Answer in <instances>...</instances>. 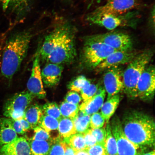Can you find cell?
<instances>
[{"instance_id": "cell-1", "label": "cell", "mask_w": 155, "mask_h": 155, "mask_svg": "<svg viewBox=\"0 0 155 155\" xmlns=\"http://www.w3.org/2000/svg\"><path fill=\"white\" fill-rule=\"evenodd\" d=\"M121 123L126 137L139 149L154 147L155 123L150 116L140 111H129Z\"/></svg>"}, {"instance_id": "cell-2", "label": "cell", "mask_w": 155, "mask_h": 155, "mask_svg": "<svg viewBox=\"0 0 155 155\" xmlns=\"http://www.w3.org/2000/svg\"><path fill=\"white\" fill-rule=\"evenodd\" d=\"M32 34L29 30L23 31L12 35L4 48L1 72L5 78L11 80L20 68L28 53Z\"/></svg>"}, {"instance_id": "cell-3", "label": "cell", "mask_w": 155, "mask_h": 155, "mask_svg": "<svg viewBox=\"0 0 155 155\" xmlns=\"http://www.w3.org/2000/svg\"><path fill=\"white\" fill-rule=\"evenodd\" d=\"M152 50L147 49L137 54L123 73V90L128 98H137V83L153 56Z\"/></svg>"}, {"instance_id": "cell-4", "label": "cell", "mask_w": 155, "mask_h": 155, "mask_svg": "<svg viewBox=\"0 0 155 155\" xmlns=\"http://www.w3.org/2000/svg\"><path fill=\"white\" fill-rule=\"evenodd\" d=\"M77 32L74 25L67 20L61 38L46 60L48 63L63 65L74 61L77 55L75 46Z\"/></svg>"}, {"instance_id": "cell-5", "label": "cell", "mask_w": 155, "mask_h": 155, "mask_svg": "<svg viewBox=\"0 0 155 155\" xmlns=\"http://www.w3.org/2000/svg\"><path fill=\"white\" fill-rule=\"evenodd\" d=\"M81 55L82 65L88 69H95L110 54L117 50L101 42L84 38Z\"/></svg>"}, {"instance_id": "cell-6", "label": "cell", "mask_w": 155, "mask_h": 155, "mask_svg": "<svg viewBox=\"0 0 155 155\" xmlns=\"http://www.w3.org/2000/svg\"><path fill=\"white\" fill-rule=\"evenodd\" d=\"M89 22L112 31L121 27L136 26L138 13L131 11L125 14L104 15L95 17H87Z\"/></svg>"}, {"instance_id": "cell-7", "label": "cell", "mask_w": 155, "mask_h": 155, "mask_svg": "<svg viewBox=\"0 0 155 155\" xmlns=\"http://www.w3.org/2000/svg\"><path fill=\"white\" fill-rule=\"evenodd\" d=\"M34 97L28 91L15 94L7 100L4 105V115L16 120L24 119L25 111Z\"/></svg>"}, {"instance_id": "cell-8", "label": "cell", "mask_w": 155, "mask_h": 155, "mask_svg": "<svg viewBox=\"0 0 155 155\" xmlns=\"http://www.w3.org/2000/svg\"><path fill=\"white\" fill-rule=\"evenodd\" d=\"M87 39L101 42L117 51L132 50L133 42L129 35L119 31H112L106 33L87 36Z\"/></svg>"}, {"instance_id": "cell-9", "label": "cell", "mask_w": 155, "mask_h": 155, "mask_svg": "<svg viewBox=\"0 0 155 155\" xmlns=\"http://www.w3.org/2000/svg\"><path fill=\"white\" fill-rule=\"evenodd\" d=\"M137 5V0H107L105 4L97 8L87 17L124 14L132 11Z\"/></svg>"}, {"instance_id": "cell-10", "label": "cell", "mask_w": 155, "mask_h": 155, "mask_svg": "<svg viewBox=\"0 0 155 155\" xmlns=\"http://www.w3.org/2000/svg\"><path fill=\"white\" fill-rule=\"evenodd\" d=\"M110 124L112 134L117 143L118 155H138L141 152H139V149L126 137L119 118L114 117Z\"/></svg>"}, {"instance_id": "cell-11", "label": "cell", "mask_w": 155, "mask_h": 155, "mask_svg": "<svg viewBox=\"0 0 155 155\" xmlns=\"http://www.w3.org/2000/svg\"><path fill=\"white\" fill-rule=\"evenodd\" d=\"M155 87V69L154 65L147 66L137 85V98L145 102L154 98Z\"/></svg>"}, {"instance_id": "cell-12", "label": "cell", "mask_w": 155, "mask_h": 155, "mask_svg": "<svg viewBox=\"0 0 155 155\" xmlns=\"http://www.w3.org/2000/svg\"><path fill=\"white\" fill-rule=\"evenodd\" d=\"M123 73L119 66L107 70L103 77L104 89L107 94V100L123 90Z\"/></svg>"}, {"instance_id": "cell-13", "label": "cell", "mask_w": 155, "mask_h": 155, "mask_svg": "<svg viewBox=\"0 0 155 155\" xmlns=\"http://www.w3.org/2000/svg\"><path fill=\"white\" fill-rule=\"evenodd\" d=\"M40 59L38 50L34 60L31 74L27 86L28 91L35 97L39 99H44L46 96V92L44 88L41 77Z\"/></svg>"}, {"instance_id": "cell-14", "label": "cell", "mask_w": 155, "mask_h": 155, "mask_svg": "<svg viewBox=\"0 0 155 155\" xmlns=\"http://www.w3.org/2000/svg\"><path fill=\"white\" fill-rule=\"evenodd\" d=\"M137 54L132 50L116 51L108 56L95 69L97 72H101L110 68L129 63Z\"/></svg>"}, {"instance_id": "cell-15", "label": "cell", "mask_w": 155, "mask_h": 155, "mask_svg": "<svg viewBox=\"0 0 155 155\" xmlns=\"http://www.w3.org/2000/svg\"><path fill=\"white\" fill-rule=\"evenodd\" d=\"M106 92L102 87H99L97 92L89 99L83 101L79 106V111L84 115H91L101 108L105 99Z\"/></svg>"}, {"instance_id": "cell-16", "label": "cell", "mask_w": 155, "mask_h": 155, "mask_svg": "<svg viewBox=\"0 0 155 155\" xmlns=\"http://www.w3.org/2000/svg\"><path fill=\"white\" fill-rule=\"evenodd\" d=\"M0 155H31L29 141L24 137H17L0 148Z\"/></svg>"}, {"instance_id": "cell-17", "label": "cell", "mask_w": 155, "mask_h": 155, "mask_svg": "<svg viewBox=\"0 0 155 155\" xmlns=\"http://www.w3.org/2000/svg\"><path fill=\"white\" fill-rule=\"evenodd\" d=\"M63 65L48 63L41 71L42 81L46 86L51 87L57 86L61 79Z\"/></svg>"}, {"instance_id": "cell-18", "label": "cell", "mask_w": 155, "mask_h": 155, "mask_svg": "<svg viewBox=\"0 0 155 155\" xmlns=\"http://www.w3.org/2000/svg\"><path fill=\"white\" fill-rule=\"evenodd\" d=\"M0 2L4 9L16 16L27 14L31 6V0H0Z\"/></svg>"}, {"instance_id": "cell-19", "label": "cell", "mask_w": 155, "mask_h": 155, "mask_svg": "<svg viewBox=\"0 0 155 155\" xmlns=\"http://www.w3.org/2000/svg\"><path fill=\"white\" fill-rule=\"evenodd\" d=\"M17 137V133L8 121L7 118H0V148Z\"/></svg>"}, {"instance_id": "cell-20", "label": "cell", "mask_w": 155, "mask_h": 155, "mask_svg": "<svg viewBox=\"0 0 155 155\" xmlns=\"http://www.w3.org/2000/svg\"><path fill=\"white\" fill-rule=\"evenodd\" d=\"M44 115L41 106L37 104H32L27 108L25 112L24 119L30 124L32 128L40 125L41 120Z\"/></svg>"}, {"instance_id": "cell-21", "label": "cell", "mask_w": 155, "mask_h": 155, "mask_svg": "<svg viewBox=\"0 0 155 155\" xmlns=\"http://www.w3.org/2000/svg\"><path fill=\"white\" fill-rule=\"evenodd\" d=\"M120 101V96L119 94L115 95L107 100L103 104L101 114L108 123L110 118L115 113Z\"/></svg>"}, {"instance_id": "cell-22", "label": "cell", "mask_w": 155, "mask_h": 155, "mask_svg": "<svg viewBox=\"0 0 155 155\" xmlns=\"http://www.w3.org/2000/svg\"><path fill=\"white\" fill-rule=\"evenodd\" d=\"M58 131L60 136L64 139L68 138L77 133L73 120L62 117L59 120Z\"/></svg>"}, {"instance_id": "cell-23", "label": "cell", "mask_w": 155, "mask_h": 155, "mask_svg": "<svg viewBox=\"0 0 155 155\" xmlns=\"http://www.w3.org/2000/svg\"><path fill=\"white\" fill-rule=\"evenodd\" d=\"M53 143L51 141L31 139L29 142L31 155H47Z\"/></svg>"}, {"instance_id": "cell-24", "label": "cell", "mask_w": 155, "mask_h": 155, "mask_svg": "<svg viewBox=\"0 0 155 155\" xmlns=\"http://www.w3.org/2000/svg\"><path fill=\"white\" fill-rule=\"evenodd\" d=\"M91 115H84L81 112L73 120L76 133L84 134L89 129Z\"/></svg>"}, {"instance_id": "cell-25", "label": "cell", "mask_w": 155, "mask_h": 155, "mask_svg": "<svg viewBox=\"0 0 155 155\" xmlns=\"http://www.w3.org/2000/svg\"><path fill=\"white\" fill-rule=\"evenodd\" d=\"M106 129V137L104 147L106 155H118L117 143L112 134L110 124H108Z\"/></svg>"}, {"instance_id": "cell-26", "label": "cell", "mask_w": 155, "mask_h": 155, "mask_svg": "<svg viewBox=\"0 0 155 155\" xmlns=\"http://www.w3.org/2000/svg\"><path fill=\"white\" fill-rule=\"evenodd\" d=\"M65 141L72 148L75 152L86 150L87 147L83 134L76 133L68 138L64 139Z\"/></svg>"}, {"instance_id": "cell-27", "label": "cell", "mask_w": 155, "mask_h": 155, "mask_svg": "<svg viewBox=\"0 0 155 155\" xmlns=\"http://www.w3.org/2000/svg\"><path fill=\"white\" fill-rule=\"evenodd\" d=\"M59 108L62 117L72 120L77 117L79 111V104L69 103L65 101L61 103Z\"/></svg>"}, {"instance_id": "cell-28", "label": "cell", "mask_w": 155, "mask_h": 155, "mask_svg": "<svg viewBox=\"0 0 155 155\" xmlns=\"http://www.w3.org/2000/svg\"><path fill=\"white\" fill-rule=\"evenodd\" d=\"M59 123L58 120L44 114L41 120L39 126L50 134L52 132L58 131Z\"/></svg>"}, {"instance_id": "cell-29", "label": "cell", "mask_w": 155, "mask_h": 155, "mask_svg": "<svg viewBox=\"0 0 155 155\" xmlns=\"http://www.w3.org/2000/svg\"><path fill=\"white\" fill-rule=\"evenodd\" d=\"M91 83L90 81L86 77L80 75L70 82L68 85V87L71 91L79 92Z\"/></svg>"}, {"instance_id": "cell-30", "label": "cell", "mask_w": 155, "mask_h": 155, "mask_svg": "<svg viewBox=\"0 0 155 155\" xmlns=\"http://www.w3.org/2000/svg\"><path fill=\"white\" fill-rule=\"evenodd\" d=\"M45 115L51 116L59 120L62 116L59 107L55 102H48L42 107Z\"/></svg>"}, {"instance_id": "cell-31", "label": "cell", "mask_w": 155, "mask_h": 155, "mask_svg": "<svg viewBox=\"0 0 155 155\" xmlns=\"http://www.w3.org/2000/svg\"><path fill=\"white\" fill-rule=\"evenodd\" d=\"M66 142L58 139L52 144L47 155H64Z\"/></svg>"}, {"instance_id": "cell-32", "label": "cell", "mask_w": 155, "mask_h": 155, "mask_svg": "<svg viewBox=\"0 0 155 155\" xmlns=\"http://www.w3.org/2000/svg\"><path fill=\"white\" fill-rule=\"evenodd\" d=\"M34 134L32 140L51 141H53L50 137L49 133L40 126L34 128Z\"/></svg>"}, {"instance_id": "cell-33", "label": "cell", "mask_w": 155, "mask_h": 155, "mask_svg": "<svg viewBox=\"0 0 155 155\" xmlns=\"http://www.w3.org/2000/svg\"><path fill=\"white\" fill-rule=\"evenodd\" d=\"M99 86L98 84H93L91 83L80 92L81 97L83 101L89 99L95 94L97 92Z\"/></svg>"}, {"instance_id": "cell-34", "label": "cell", "mask_w": 155, "mask_h": 155, "mask_svg": "<svg viewBox=\"0 0 155 155\" xmlns=\"http://www.w3.org/2000/svg\"><path fill=\"white\" fill-rule=\"evenodd\" d=\"M91 116L90 126L92 129L101 128L105 123V120L101 113H94Z\"/></svg>"}, {"instance_id": "cell-35", "label": "cell", "mask_w": 155, "mask_h": 155, "mask_svg": "<svg viewBox=\"0 0 155 155\" xmlns=\"http://www.w3.org/2000/svg\"><path fill=\"white\" fill-rule=\"evenodd\" d=\"M93 135L95 137L97 144L105 146L106 137V131L105 128L102 127L96 129H91Z\"/></svg>"}, {"instance_id": "cell-36", "label": "cell", "mask_w": 155, "mask_h": 155, "mask_svg": "<svg viewBox=\"0 0 155 155\" xmlns=\"http://www.w3.org/2000/svg\"><path fill=\"white\" fill-rule=\"evenodd\" d=\"M82 100L78 93L71 91L67 93L64 98L65 101L75 104H79Z\"/></svg>"}, {"instance_id": "cell-37", "label": "cell", "mask_w": 155, "mask_h": 155, "mask_svg": "<svg viewBox=\"0 0 155 155\" xmlns=\"http://www.w3.org/2000/svg\"><path fill=\"white\" fill-rule=\"evenodd\" d=\"M86 150L89 155H106L105 147L100 144H96Z\"/></svg>"}, {"instance_id": "cell-38", "label": "cell", "mask_w": 155, "mask_h": 155, "mask_svg": "<svg viewBox=\"0 0 155 155\" xmlns=\"http://www.w3.org/2000/svg\"><path fill=\"white\" fill-rule=\"evenodd\" d=\"M83 134L84 135L87 149L90 148L97 144L96 139L92 134L91 130L89 129Z\"/></svg>"}, {"instance_id": "cell-39", "label": "cell", "mask_w": 155, "mask_h": 155, "mask_svg": "<svg viewBox=\"0 0 155 155\" xmlns=\"http://www.w3.org/2000/svg\"><path fill=\"white\" fill-rule=\"evenodd\" d=\"M7 118V121L17 134L23 135L25 133L23 131L22 126L19 120H13L11 118Z\"/></svg>"}, {"instance_id": "cell-40", "label": "cell", "mask_w": 155, "mask_h": 155, "mask_svg": "<svg viewBox=\"0 0 155 155\" xmlns=\"http://www.w3.org/2000/svg\"><path fill=\"white\" fill-rule=\"evenodd\" d=\"M150 26L152 30L154 32L155 28V8L154 6L151 11L150 18Z\"/></svg>"}, {"instance_id": "cell-41", "label": "cell", "mask_w": 155, "mask_h": 155, "mask_svg": "<svg viewBox=\"0 0 155 155\" xmlns=\"http://www.w3.org/2000/svg\"><path fill=\"white\" fill-rule=\"evenodd\" d=\"M21 124L22 128L23 130L25 133L31 129V127L28 122L25 119L19 120Z\"/></svg>"}, {"instance_id": "cell-42", "label": "cell", "mask_w": 155, "mask_h": 155, "mask_svg": "<svg viewBox=\"0 0 155 155\" xmlns=\"http://www.w3.org/2000/svg\"><path fill=\"white\" fill-rule=\"evenodd\" d=\"M75 152L74 150L66 142L64 155H75Z\"/></svg>"}, {"instance_id": "cell-43", "label": "cell", "mask_w": 155, "mask_h": 155, "mask_svg": "<svg viewBox=\"0 0 155 155\" xmlns=\"http://www.w3.org/2000/svg\"><path fill=\"white\" fill-rule=\"evenodd\" d=\"M75 155H89L86 150L78 151L75 152Z\"/></svg>"}, {"instance_id": "cell-44", "label": "cell", "mask_w": 155, "mask_h": 155, "mask_svg": "<svg viewBox=\"0 0 155 155\" xmlns=\"http://www.w3.org/2000/svg\"><path fill=\"white\" fill-rule=\"evenodd\" d=\"M138 155H155V151L152 150L148 153H144L143 152H141Z\"/></svg>"}, {"instance_id": "cell-45", "label": "cell", "mask_w": 155, "mask_h": 155, "mask_svg": "<svg viewBox=\"0 0 155 155\" xmlns=\"http://www.w3.org/2000/svg\"><path fill=\"white\" fill-rule=\"evenodd\" d=\"M96 1V0H85V1L88 3V8H90L91 5H92Z\"/></svg>"}, {"instance_id": "cell-46", "label": "cell", "mask_w": 155, "mask_h": 155, "mask_svg": "<svg viewBox=\"0 0 155 155\" xmlns=\"http://www.w3.org/2000/svg\"><path fill=\"white\" fill-rule=\"evenodd\" d=\"M63 1L66 2H69L70 1H71V0H63Z\"/></svg>"}]
</instances>
